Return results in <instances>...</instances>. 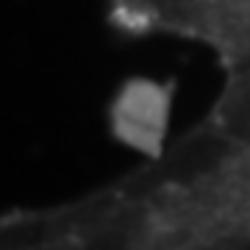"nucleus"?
I'll return each mask as SVG.
<instances>
[{
    "instance_id": "obj_3",
    "label": "nucleus",
    "mask_w": 250,
    "mask_h": 250,
    "mask_svg": "<svg viewBox=\"0 0 250 250\" xmlns=\"http://www.w3.org/2000/svg\"><path fill=\"white\" fill-rule=\"evenodd\" d=\"M206 120L242 139H250V62L223 70V86L206 111Z\"/></svg>"
},
{
    "instance_id": "obj_1",
    "label": "nucleus",
    "mask_w": 250,
    "mask_h": 250,
    "mask_svg": "<svg viewBox=\"0 0 250 250\" xmlns=\"http://www.w3.org/2000/svg\"><path fill=\"white\" fill-rule=\"evenodd\" d=\"M250 248V139L200 120L72 200L0 211V250Z\"/></svg>"
},
{
    "instance_id": "obj_2",
    "label": "nucleus",
    "mask_w": 250,
    "mask_h": 250,
    "mask_svg": "<svg viewBox=\"0 0 250 250\" xmlns=\"http://www.w3.org/2000/svg\"><path fill=\"white\" fill-rule=\"evenodd\" d=\"M103 6L120 34L200 45L223 70L250 62V0H103Z\"/></svg>"
}]
</instances>
